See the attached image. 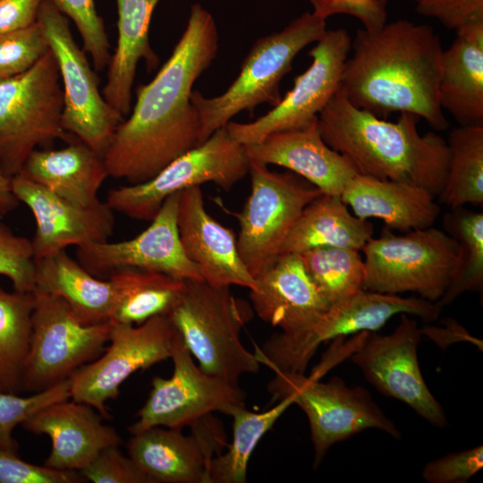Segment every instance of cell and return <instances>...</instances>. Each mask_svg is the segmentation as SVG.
<instances>
[{
	"instance_id": "cell-32",
	"label": "cell",
	"mask_w": 483,
	"mask_h": 483,
	"mask_svg": "<svg viewBox=\"0 0 483 483\" xmlns=\"http://www.w3.org/2000/svg\"><path fill=\"white\" fill-rule=\"evenodd\" d=\"M293 404L288 395L262 412L248 411L244 404L233 406L226 415L233 418V439L227 451L216 455L209 464V483H244L250 458L259 440L281 415Z\"/></svg>"
},
{
	"instance_id": "cell-19",
	"label": "cell",
	"mask_w": 483,
	"mask_h": 483,
	"mask_svg": "<svg viewBox=\"0 0 483 483\" xmlns=\"http://www.w3.org/2000/svg\"><path fill=\"white\" fill-rule=\"evenodd\" d=\"M182 429L153 427L130 438L128 454L152 483H209L212 459L227 446L221 421L212 414Z\"/></svg>"
},
{
	"instance_id": "cell-37",
	"label": "cell",
	"mask_w": 483,
	"mask_h": 483,
	"mask_svg": "<svg viewBox=\"0 0 483 483\" xmlns=\"http://www.w3.org/2000/svg\"><path fill=\"white\" fill-rule=\"evenodd\" d=\"M70 378L43 391L21 397L0 391V448L17 453L13 430L38 411L55 402L71 398Z\"/></svg>"
},
{
	"instance_id": "cell-10",
	"label": "cell",
	"mask_w": 483,
	"mask_h": 483,
	"mask_svg": "<svg viewBox=\"0 0 483 483\" xmlns=\"http://www.w3.org/2000/svg\"><path fill=\"white\" fill-rule=\"evenodd\" d=\"M31 333L21 391L38 393L64 380L98 358L106 349L112 323H81L60 298L32 291Z\"/></svg>"
},
{
	"instance_id": "cell-36",
	"label": "cell",
	"mask_w": 483,
	"mask_h": 483,
	"mask_svg": "<svg viewBox=\"0 0 483 483\" xmlns=\"http://www.w3.org/2000/svg\"><path fill=\"white\" fill-rule=\"evenodd\" d=\"M299 254L306 272L330 307L363 291L364 262L360 250L323 246Z\"/></svg>"
},
{
	"instance_id": "cell-38",
	"label": "cell",
	"mask_w": 483,
	"mask_h": 483,
	"mask_svg": "<svg viewBox=\"0 0 483 483\" xmlns=\"http://www.w3.org/2000/svg\"><path fill=\"white\" fill-rule=\"evenodd\" d=\"M49 49L38 21L27 28L0 35V81L25 72Z\"/></svg>"
},
{
	"instance_id": "cell-6",
	"label": "cell",
	"mask_w": 483,
	"mask_h": 483,
	"mask_svg": "<svg viewBox=\"0 0 483 483\" xmlns=\"http://www.w3.org/2000/svg\"><path fill=\"white\" fill-rule=\"evenodd\" d=\"M441 308L423 298L361 291L329 308L311 326L298 333H278L254 354L260 364L274 372L304 374L318 346L327 341L360 332L380 329L397 314L417 316L425 321L436 320Z\"/></svg>"
},
{
	"instance_id": "cell-15",
	"label": "cell",
	"mask_w": 483,
	"mask_h": 483,
	"mask_svg": "<svg viewBox=\"0 0 483 483\" xmlns=\"http://www.w3.org/2000/svg\"><path fill=\"white\" fill-rule=\"evenodd\" d=\"M351 47L352 39L346 30H326L308 53L311 64L294 78L291 90L257 120L230 121L225 127L232 138L247 146L272 133L304 129L316 123L319 113L340 88Z\"/></svg>"
},
{
	"instance_id": "cell-14",
	"label": "cell",
	"mask_w": 483,
	"mask_h": 483,
	"mask_svg": "<svg viewBox=\"0 0 483 483\" xmlns=\"http://www.w3.org/2000/svg\"><path fill=\"white\" fill-rule=\"evenodd\" d=\"M181 339L167 315L140 325L112 323L110 344L70 377L71 399L110 419L106 402L117 398L121 385L134 372L171 358Z\"/></svg>"
},
{
	"instance_id": "cell-27",
	"label": "cell",
	"mask_w": 483,
	"mask_h": 483,
	"mask_svg": "<svg viewBox=\"0 0 483 483\" xmlns=\"http://www.w3.org/2000/svg\"><path fill=\"white\" fill-rule=\"evenodd\" d=\"M159 0H116L118 38L108 64L103 97L123 117L131 109V92L139 62L145 61L150 71L158 57L149 44V25Z\"/></svg>"
},
{
	"instance_id": "cell-22",
	"label": "cell",
	"mask_w": 483,
	"mask_h": 483,
	"mask_svg": "<svg viewBox=\"0 0 483 483\" xmlns=\"http://www.w3.org/2000/svg\"><path fill=\"white\" fill-rule=\"evenodd\" d=\"M90 405L71 398L47 405L21 426L36 435H47L51 451L46 466L79 471L103 449L120 445V435Z\"/></svg>"
},
{
	"instance_id": "cell-4",
	"label": "cell",
	"mask_w": 483,
	"mask_h": 483,
	"mask_svg": "<svg viewBox=\"0 0 483 483\" xmlns=\"http://www.w3.org/2000/svg\"><path fill=\"white\" fill-rule=\"evenodd\" d=\"M167 316L205 373L238 385L242 375L259 370L254 352L240 339L253 316L252 307L235 298L229 286L184 280L183 291Z\"/></svg>"
},
{
	"instance_id": "cell-20",
	"label": "cell",
	"mask_w": 483,
	"mask_h": 483,
	"mask_svg": "<svg viewBox=\"0 0 483 483\" xmlns=\"http://www.w3.org/2000/svg\"><path fill=\"white\" fill-rule=\"evenodd\" d=\"M12 187L35 218L36 231L31 239L35 259L69 246L106 242L113 235L114 211L106 201L90 206L75 204L21 173L12 177Z\"/></svg>"
},
{
	"instance_id": "cell-7",
	"label": "cell",
	"mask_w": 483,
	"mask_h": 483,
	"mask_svg": "<svg viewBox=\"0 0 483 483\" xmlns=\"http://www.w3.org/2000/svg\"><path fill=\"white\" fill-rule=\"evenodd\" d=\"M361 250L363 290L389 294L412 292L436 302L452 279L458 242L434 226L401 235L385 227Z\"/></svg>"
},
{
	"instance_id": "cell-40",
	"label": "cell",
	"mask_w": 483,
	"mask_h": 483,
	"mask_svg": "<svg viewBox=\"0 0 483 483\" xmlns=\"http://www.w3.org/2000/svg\"><path fill=\"white\" fill-rule=\"evenodd\" d=\"M0 275L8 278L13 290L35 289V258L31 240L16 234L0 222Z\"/></svg>"
},
{
	"instance_id": "cell-39",
	"label": "cell",
	"mask_w": 483,
	"mask_h": 483,
	"mask_svg": "<svg viewBox=\"0 0 483 483\" xmlns=\"http://www.w3.org/2000/svg\"><path fill=\"white\" fill-rule=\"evenodd\" d=\"M63 14L76 25L83 47L92 59L94 68L103 70L110 62V45L94 0H49Z\"/></svg>"
},
{
	"instance_id": "cell-12",
	"label": "cell",
	"mask_w": 483,
	"mask_h": 483,
	"mask_svg": "<svg viewBox=\"0 0 483 483\" xmlns=\"http://www.w3.org/2000/svg\"><path fill=\"white\" fill-rule=\"evenodd\" d=\"M249 174L251 191L238 215L237 247L255 277L279 257L303 208L322 193L296 174L271 171L264 164L250 161Z\"/></svg>"
},
{
	"instance_id": "cell-24",
	"label": "cell",
	"mask_w": 483,
	"mask_h": 483,
	"mask_svg": "<svg viewBox=\"0 0 483 483\" xmlns=\"http://www.w3.org/2000/svg\"><path fill=\"white\" fill-rule=\"evenodd\" d=\"M250 161L286 168L322 194L341 196L358 174L352 162L323 140L318 121L307 128L275 132L244 146Z\"/></svg>"
},
{
	"instance_id": "cell-3",
	"label": "cell",
	"mask_w": 483,
	"mask_h": 483,
	"mask_svg": "<svg viewBox=\"0 0 483 483\" xmlns=\"http://www.w3.org/2000/svg\"><path fill=\"white\" fill-rule=\"evenodd\" d=\"M419 119L400 113L397 121H386L356 107L338 89L319 113L318 125L325 142L358 174L411 182L436 197L446 180L449 149L440 135L419 132Z\"/></svg>"
},
{
	"instance_id": "cell-1",
	"label": "cell",
	"mask_w": 483,
	"mask_h": 483,
	"mask_svg": "<svg viewBox=\"0 0 483 483\" xmlns=\"http://www.w3.org/2000/svg\"><path fill=\"white\" fill-rule=\"evenodd\" d=\"M218 42L212 14L193 4L170 57L150 82L137 88L131 114L112 138L103 157L108 176L142 183L199 145V118L191 95L216 58Z\"/></svg>"
},
{
	"instance_id": "cell-16",
	"label": "cell",
	"mask_w": 483,
	"mask_h": 483,
	"mask_svg": "<svg viewBox=\"0 0 483 483\" xmlns=\"http://www.w3.org/2000/svg\"><path fill=\"white\" fill-rule=\"evenodd\" d=\"M171 359L172 377H153L148 397L138 411V419L129 427L131 434L153 427L182 429L214 411L226 414L233 406L244 404L245 393L238 385L202 371L182 339Z\"/></svg>"
},
{
	"instance_id": "cell-46",
	"label": "cell",
	"mask_w": 483,
	"mask_h": 483,
	"mask_svg": "<svg viewBox=\"0 0 483 483\" xmlns=\"http://www.w3.org/2000/svg\"><path fill=\"white\" fill-rule=\"evenodd\" d=\"M44 0H0V35L37 22Z\"/></svg>"
},
{
	"instance_id": "cell-18",
	"label": "cell",
	"mask_w": 483,
	"mask_h": 483,
	"mask_svg": "<svg viewBox=\"0 0 483 483\" xmlns=\"http://www.w3.org/2000/svg\"><path fill=\"white\" fill-rule=\"evenodd\" d=\"M180 192L169 196L150 225L130 240L86 243L77 247L79 263L98 278L122 268L165 273L182 280H203L199 268L181 243L177 211Z\"/></svg>"
},
{
	"instance_id": "cell-31",
	"label": "cell",
	"mask_w": 483,
	"mask_h": 483,
	"mask_svg": "<svg viewBox=\"0 0 483 483\" xmlns=\"http://www.w3.org/2000/svg\"><path fill=\"white\" fill-rule=\"evenodd\" d=\"M108 279L114 288L113 324L140 325L150 318L168 315L178 301L184 280L139 268H122Z\"/></svg>"
},
{
	"instance_id": "cell-43",
	"label": "cell",
	"mask_w": 483,
	"mask_h": 483,
	"mask_svg": "<svg viewBox=\"0 0 483 483\" xmlns=\"http://www.w3.org/2000/svg\"><path fill=\"white\" fill-rule=\"evenodd\" d=\"M483 467V446L452 453L428 463L422 477L429 483H464Z\"/></svg>"
},
{
	"instance_id": "cell-33",
	"label": "cell",
	"mask_w": 483,
	"mask_h": 483,
	"mask_svg": "<svg viewBox=\"0 0 483 483\" xmlns=\"http://www.w3.org/2000/svg\"><path fill=\"white\" fill-rule=\"evenodd\" d=\"M449 165L439 200L451 208L483 205V126H459L446 140Z\"/></svg>"
},
{
	"instance_id": "cell-28",
	"label": "cell",
	"mask_w": 483,
	"mask_h": 483,
	"mask_svg": "<svg viewBox=\"0 0 483 483\" xmlns=\"http://www.w3.org/2000/svg\"><path fill=\"white\" fill-rule=\"evenodd\" d=\"M21 174L81 206L100 200L99 190L108 177L103 157L78 140L60 149H35Z\"/></svg>"
},
{
	"instance_id": "cell-42",
	"label": "cell",
	"mask_w": 483,
	"mask_h": 483,
	"mask_svg": "<svg viewBox=\"0 0 483 483\" xmlns=\"http://www.w3.org/2000/svg\"><path fill=\"white\" fill-rule=\"evenodd\" d=\"M84 481L75 470H64L27 462L17 453L0 448V483H78Z\"/></svg>"
},
{
	"instance_id": "cell-9",
	"label": "cell",
	"mask_w": 483,
	"mask_h": 483,
	"mask_svg": "<svg viewBox=\"0 0 483 483\" xmlns=\"http://www.w3.org/2000/svg\"><path fill=\"white\" fill-rule=\"evenodd\" d=\"M249 170L245 147L234 140L224 126L176 157L150 180L109 190L106 202L114 212L150 222L169 196L206 182L228 191Z\"/></svg>"
},
{
	"instance_id": "cell-5",
	"label": "cell",
	"mask_w": 483,
	"mask_h": 483,
	"mask_svg": "<svg viewBox=\"0 0 483 483\" xmlns=\"http://www.w3.org/2000/svg\"><path fill=\"white\" fill-rule=\"evenodd\" d=\"M326 20L306 12L282 30L258 38L243 59L233 83L219 96L206 97L192 90L191 100L200 124L199 144L243 111L261 104L275 106L282 99V79L296 55L326 32Z\"/></svg>"
},
{
	"instance_id": "cell-26",
	"label": "cell",
	"mask_w": 483,
	"mask_h": 483,
	"mask_svg": "<svg viewBox=\"0 0 483 483\" xmlns=\"http://www.w3.org/2000/svg\"><path fill=\"white\" fill-rule=\"evenodd\" d=\"M443 50L438 98L459 126H483V20L455 30Z\"/></svg>"
},
{
	"instance_id": "cell-2",
	"label": "cell",
	"mask_w": 483,
	"mask_h": 483,
	"mask_svg": "<svg viewBox=\"0 0 483 483\" xmlns=\"http://www.w3.org/2000/svg\"><path fill=\"white\" fill-rule=\"evenodd\" d=\"M351 50L339 88L350 103L379 118L411 113L436 131L448 128L438 98L444 49L431 26L402 19L359 29Z\"/></svg>"
},
{
	"instance_id": "cell-44",
	"label": "cell",
	"mask_w": 483,
	"mask_h": 483,
	"mask_svg": "<svg viewBox=\"0 0 483 483\" xmlns=\"http://www.w3.org/2000/svg\"><path fill=\"white\" fill-rule=\"evenodd\" d=\"M312 13L326 20L335 14H347L359 20L363 29L374 31L386 23L388 0H307Z\"/></svg>"
},
{
	"instance_id": "cell-34",
	"label": "cell",
	"mask_w": 483,
	"mask_h": 483,
	"mask_svg": "<svg viewBox=\"0 0 483 483\" xmlns=\"http://www.w3.org/2000/svg\"><path fill=\"white\" fill-rule=\"evenodd\" d=\"M445 233L458 242L457 260L452 279L436 301L442 309L465 292H482L483 214L458 207L443 216Z\"/></svg>"
},
{
	"instance_id": "cell-8",
	"label": "cell",
	"mask_w": 483,
	"mask_h": 483,
	"mask_svg": "<svg viewBox=\"0 0 483 483\" xmlns=\"http://www.w3.org/2000/svg\"><path fill=\"white\" fill-rule=\"evenodd\" d=\"M51 49L25 72L0 81V166L21 173L39 145L70 139L62 123L64 92Z\"/></svg>"
},
{
	"instance_id": "cell-11",
	"label": "cell",
	"mask_w": 483,
	"mask_h": 483,
	"mask_svg": "<svg viewBox=\"0 0 483 483\" xmlns=\"http://www.w3.org/2000/svg\"><path fill=\"white\" fill-rule=\"evenodd\" d=\"M267 390L274 401L292 396L293 404L307 415L315 466L333 445L362 430L377 428L395 438L401 436L366 389L349 387L338 377L325 383L305 374L275 372Z\"/></svg>"
},
{
	"instance_id": "cell-41",
	"label": "cell",
	"mask_w": 483,
	"mask_h": 483,
	"mask_svg": "<svg viewBox=\"0 0 483 483\" xmlns=\"http://www.w3.org/2000/svg\"><path fill=\"white\" fill-rule=\"evenodd\" d=\"M78 472L93 483H152L131 457L120 451L118 445L103 449Z\"/></svg>"
},
{
	"instance_id": "cell-21",
	"label": "cell",
	"mask_w": 483,
	"mask_h": 483,
	"mask_svg": "<svg viewBox=\"0 0 483 483\" xmlns=\"http://www.w3.org/2000/svg\"><path fill=\"white\" fill-rule=\"evenodd\" d=\"M177 225L187 257L202 278L216 286L255 287V278L243 264L233 233L206 210L200 187L180 192Z\"/></svg>"
},
{
	"instance_id": "cell-47",
	"label": "cell",
	"mask_w": 483,
	"mask_h": 483,
	"mask_svg": "<svg viewBox=\"0 0 483 483\" xmlns=\"http://www.w3.org/2000/svg\"><path fill=\"white\" fill-rule=\"evenodd\" d=\"M20 203L12 187V177L8 176L0 166V217L13 212Z\"/></svg>"
},
{
	"instance_id": "cell-25",
	"label": "cell",
	"mask_w": 483,
	"mask_h": 483,
	"mask_svg": "<svg viewBox=\"0 0 483 483\" xmlns=\"http://www.w3.org/2000/svg\"><path fill=\"white\" fill-rule=\"evenodd\" d=\"M353 215L378 218L391 230L406 233L433 226L440 214L435 196L411 182L357 174L341 194Z\"/></svg>"
},
{
	"instance_id": "cell-17",
	"label": "cell",
	"mask_w": 483,
	"mask_h": 483,
	"mask_svg": "<svg viewBox=\"0 0 483 483\" xmlns=\"http://www.w3.org/2000/svg\"><path fill=\"white\" fill-rule=\"evenodd\" d=\"M421 335L417 322L402 313L392 333L369 332L351 359L383 394L405 402L435 427L445 428V413L419 369L417 349Z\"/></svg>"
},
{
	"instance_id": "cell-49",
	"label": "cell",
	"mask_w": 483,
	"mask_h": 483,
	"mask_svg": "<svg viewBox=\"0 0 483 483\" xmlns=\"http://www.w3.org/2000/svg\"><path fill=\"white\" fill-rule=\"evenodd\" d=\"M413 1L417 2L418 0H413Z\"/></svg>"
},
{
	"instance_id": "cell-13",
	"label": "cell",
	"mask_w": 483,
	"mask_h": 483,
	"mask_svg": "<svg viewBox=\"0 0 483 483\" xmlns=\"http://www.w3.org/2000/svg\"><path fill=\"white\" fill-rule=\"evenodd\" d=\"M37 21L55 57L63 82V127L103 157L123 116L100 93L97 77L74 41L66 16L44 0Z\"/></svg>"
},
{
	"instance_id": "cell-30",
	"label": "cell",
	"mask_w": 483,
	"mask_h": 483,
	"mask_svg": "<svg viewBox=\"0 0 483 483\" xmlns=\"http://www.w3.org/2000/svg\"><path fill=\"white\" fill-rule=\"evenodd\" d=\"M373 233V225L352 215L341 196L321 194L303 208L281 254L323 246L361 250Z\"/></svg>"
},
{
	"instance_id": "cell-29",
	"label": "cell",
	"mask_w": 483,
	"mask_h": 483,
	"mask_svg": "<svg viewBox=\"0 0 483 483\" xmlns=\"http://www.w3.org/2000/svg\"><path fill=\"white\" fill-rule=\"evenodd\" d=\"M35 289L63 300L85 325L111 321V281L93 275L65 250L35 259Z\"/></svg>"
},
{
	"instance_id": "cell-45",
	"label": "cell",
	"mask_w": 483,
	"mask_h": 483,
	"mask_svg": "<svg viewBox=\"0 0 483 483\" xmlns=\"http://www.w3.org/2000/svg\"><path fill=\"white\" fill-rule=\"evenodd\" d=\"M416 4L419 14L436 19L447 29L483 20V0H418Z\"/></svg>"
},
{
	"instance_id": "cell-48",
	"label": "cell",
	"mask_w": 483,
	"mask_h": 483,
	"mask_svg": "<svg viewBox=\"0 0 483 483\" xmlns=\"http://www.w3.org/2000/svg\"><path fill=\"white\" fill-rule=\"evenodd\" d=\"M0 391H4V386H3V384H2V382H1V380H0ZM5 392H6V391H5Z\"/></svg>"
},
{
	"instance_id": "cell-35",
	"label": "cell",
	"mask_w": 483,
	"mask_h": 483,
	"mask_svg": "<svg viewBox=\"0 0 483 483\" xmlns=\"http://www.w3.org/2000/svg\"><path fill=\"white\" fill-rule=\"evenodd\" d=\"M33 307L32 292H9L0 286V380L6 392L21 391Z\"/></svg>"
},
{
	"instance_id": "cell-23",
	"label": "cell",
	"mask_w": 483,
	"mask_h": 483,
	"mask_svg": "<svg viewBox=\"0 0 483 483\" xmlns=\"http://www.w3.org/2000/svg\"><path fill=\"white\" fill-rule=\"evenodd\" d=\"M250 290L258 317L283 333L303 331L330 308L305 270L299 253H283L255 277Z\"/></svg>"
}]
</instances>
